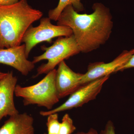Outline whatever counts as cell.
I'll return each instance as SVG.
<instances>
[{
  "mask_svg": "<svg viewBox=\"0 0 134 134\" xmlns=\"http://www.w3.org/2000/svg\"><path fill=\"white\" fill-rule=\"evenodd\" d=\"M93 13L80 14L67 6L57 20V25L69 27L81 52L87 53L105 44L111 34L113 23L110 9L101 3L92 6Z\"/></svg>",
  "mask_w": 134,
  "mask_h": 134,
  "instance_id": "cell-1",
  "label": "cell"
},
{
  "mask_svg": "<svg viewBox=\"0 0 134 134\" xmlns=\"http://www.w3.org/2000/svg\"><path fill=\"white\" fill-rule=\"evenodd\" d=\"M43 15L26 0L0 5V49L20 45L26 31Z\"/></svg>",
  "mask_w": 134,
  "mask_h": 134,
  "instance_id": "cell-2",
  "label": "cell"
},
{
  "mask_svg": "<svg viewBox=\"0 0 134 134\" xmlns=\"http://www.w3.org/2000/svg\"><path fill=\"white\" fill-rule=\"evenodd\" d=\"M56 72L55 69L51 70L40 81L32 86L24 87L17 85L15 96L23 98L25 106L35 105L52 110L60 100L55 85Z\"/></svg>",
  "mask_w": 134,
  "mask_h": 134,
  "instance_id": "cell-3",
  "label": "cell"
},
{
  "mask_svg": "<svg viewBox=\"0 0 134 134\" xmlns=\"http://www.w3.org/2000/svg\"><path fill=\"white\" fill-rule=\"evenodd\" d=\"M44 51L43 54L34 58L32 62L34 64L43 60L47 62L38 68L35 77L43 74H47L65 60L78 54L81 50L74 35L68 37H59L52 45L49 47H42Z\"/></svg>",
  "mask_w": 134,
  "mask_h": 134,
  "instance_id": "cell-4",
  "label": "cell"
},
{
  "mask_svg": "<svg viewBox=\"0 0 134 134\" xmlns=\"http://www.w3.org/2000/svg\"><path fill=\"white\" fill-rule=\"evenodd\" d=\"M49 18H41L38 26H31L23 37L22 43L25 46V54L28 58L32 48L39 43L43 42L52 43V40L57 37H68L73 34L69 27L54 25Z\"/></svg>",
  "mask_w": 134,
  "mask_h": 134,
  "instance_id": "cell-5",
  "label": "cell"
},
{
  "mask_svg": "<svg viewBox=\"0 0 134 134\" xmlns=\"http://www.w3.org/2000/svg\"><path fill=\"white\" fill-rule=\"evenodd\" d=\"M109 77L110 76L104 77L82 85L70 94L69 98L59 106L51 110L41 111L40 114L42 116H47L82 106L96 99Z\"/></svg>",
  "mask_w": 134,
  "mask_h": 134,
  "instance_id": "cell-6",
  "label": "cell"
},
{
  "mask_svg": "<svg viewBox=\"0 0 134 134\" xmlns=\"http://www.w3.org/2000/svg\"><path fill=\"white\" fill-rule=\"evenodd\" d=\"M133 54L132 50H125L111 62L91 63L88 66L87 72L83 74L81 85H83L96 79L110 76L114 72H117V70L125 65Z\"/></svg>",
  "mask_w": 134,
  "mask_h": 134,
  "instance_id": "cell-7",
  "label": "cell"
},
{
  "mask_svg": "<svg viewBox=\"0 0 134 134\" xmlns=\"http://www.w3.org/2000/svg\"><path fill=\"white\" fill-rule=\"evenodd\" d=\"M83 74L74 72L63 61L58 65L55 75V85L60 99L63 98L82 86L81 80Z\"/></svg>",
  "mask_w": 134,
  "mask_h": 134,
  "instance_id": "cell-8",
  "label": "cell"
},
{
  "mask_svg": "<svg viewBox=\"0 0 134 134\" xmlns=\"http://www.w3.org/2000/svg\"><path fill=\"white\" fill-rule=\"evenodd\" d=\"M17 81L12 71L0 79V121L4 117L19 113L14 99Z\"/></svg>",
  "mask_w": 134,
  "mask_h": 134,
  "instance_id": "cell-9",
  "label": "cell"
},
{
  "mask_svg": "<svg viewBox=\"0 0 134 134\" xmlns=\"http://www.w3.org/2000/svg\"><path fill=\"white\" fill-rule=\"evenodd\" d=\"M27 59L24 44L0 49V64L10 66L24 76H27L35 67L32 62Z\"/></svg>",
  "mask_w": 134,
  "mask_h": 134,
  "instance_id": "cell-10",
  "label": "cell"
},
{
  "mask_svg": "<svg viewBox=\"0 0 134 134\" xmlns=\"http://www.w3.org/2000/svg\"><path fill=\"white\" fill-rule=\"evenodd\" d=\"M34 119L26 113L10 116L0 128V134H34Z\"/></svg>",
  "mask_w": 134,
  "mask_h": 134,
  "instance_id": "cell-11",
  "label": "cell"
},
{
  "mask_svg": "<svg viewBox=\"0 0 134 134\" xmlns=\"http://www.w3.org/2000/svg\"><path fill=\"white\" fill-rule=\"evenodd\" d=\"M81 0H59L58 6L54 9L50 10L48 12V18L51 20L57 21L63 10L68 5H72L75 10L77 12L83 11V5L81 2Z\"/></svg>",
  "mask_w": 134,
  "mask_h": 134,
  "instance_id": "cell-12",
  "label": "cell"
},
{
  "mask_svg": "<svg viewBox=\"0 0 134 134\" xmlns=\"http://www.w3.org/2000/svg\"><path fill=\"white\" fill-rule=\"evenodd\" d=\"M76 129L71 117L68 114L63 117L60 125L59 134H71Z\"/></svg>",
  "mask_w": 134,
  "mask_h": 134,
  "instance_id": "cell-13",
  "label": "cell"
},
{
  "mask_svg": "<svg viewBox=\"0 0 134 134\" xmlns=\"http://www.w3.org/2000/svg\"><path fill=\"white\" fill-rule=\"evenodd\" d=\"M47 117L46 123L48 131L47 134H59L60 122L58 120V114H52Z\"/></svg>",
  "mask_w": 134,
  "mask_h": 134,
  "instance_id": "cell-14",
  "label": "cell"
},
{
  "mask_svg": "<svg viewBox=\"0 0 134 134\" xmlns=\"http://www.w3.org/2000/svg\"><path fill=\"white\" fill-rule=\"evenodd\" d=\"M115 129L113 122L111 121H109L107 123L104 129L98 133V134H116Z\"/></svg>",
  "mask_w": 134,
  "mask_h": 134,
  "instance_id": "cell-15",
  "label": "cell"
},
{
  "mask_svg": "<svg viewBox=\"0 0 134 134\" xmlns=\"http://www.w3.org/2000/svg\"><path fill=\"white\" fill-rule=\"evenodd\" d=\"M132 52H133V54L131 58H130L129 60L125 63V65L120 67L117 70V72L119 71H122V70L134 68V49H132Z\"/></svg>",
  "mask_w": 134,
  "mask_h": 134,
  "instance_id": "cell-16",
  "label": "cell"
},
{
  "mask_svg": "<svg viewBox=\"0 0 134 134\" xmlns=\"http://www.w3.org/2000/svg\"><path fill=\"white\" fill-rule=\"evenodd\" d=\"M18 1L19 0H0V5H10Z\"/></svg>",
  "mask_w": 134,
  "mask_h": 134,
  "instance_id": "cell-17",
  "label": "cell"
},
{
  "mask_svg": "<svg viewBox=\"0 0 134 134\" xmlns=\"http://www.w3.org/2000/svg\"><path fill=\"white\" fill-rule=\"evenodd\" d=\"M75 134H98V133L96 130L91 128L87 132H78Z\"/></svg>",
  "mask_w": 134,
  "mask_h": 134,
  "instance_id": "cell-18",
  "label": "cell"
},
{
  "mask_svg": "<svg viewBox=\"0 0 134 134\" xmlns=\"http://www.w3.org/2000/svg\"><path fill=\"white\" fill-rule=\"evenodd\" d=\"M7 74V73H4L0 71V79H2Z\"/></svg>",
  "mask_w": 134,
  "mask_h": 134,
  "instance_id": "cell-19",
  "label": "cell"
},
{
  "mask_svg": "<svg viewBox=\"0 0 134 134\" xmlns=\"http://www.w3.org/2000/svg\"><path fill=\"white\" fill-rule=\"evenodd\" d=\"M44 134H46V133H45Z\"/></svg>",
  "mask_w": 134,
  "mask_h": 134,
  "instance_id": "cell-20",
  "label": "cell"
}]
</instances>
